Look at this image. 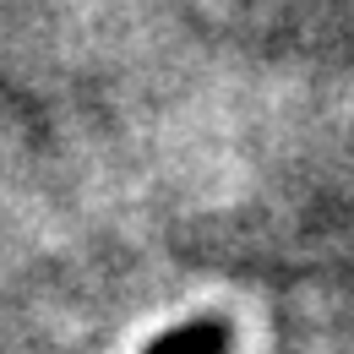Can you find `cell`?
I'll return each mask as SVG.
<instances>
[{"label": "cell", "instance_id": "obj_1", "mask_svg": "<svg viewBox=\"0 0 354 354\" xmlns=\"http://www.w3.org/2000/svg\"><path fill=\"white\" fill-rule=\"evenodd\" d=\"M229 349V327L223 322H185L175 333H164L147 354H223Z\"/></svg>", "mask_w": 354, "mask_h": 354}]
</instances>
